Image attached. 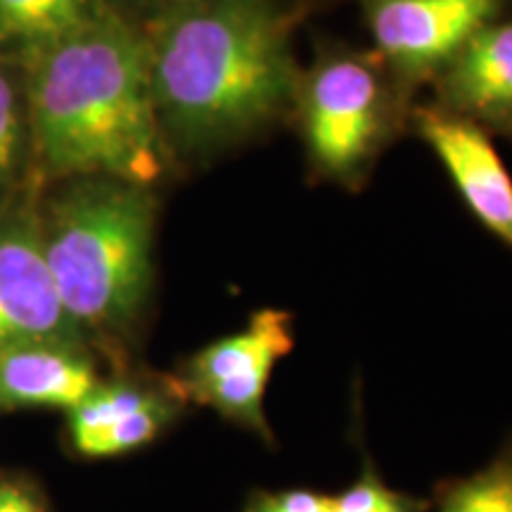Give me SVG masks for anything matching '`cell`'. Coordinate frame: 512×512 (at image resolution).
<instances>
[{
    "label": "cell",
    "mask_w": 512,
    "mask_h": 512,
    "mask_svg": "<svg viewBox=\"0 0 512 512\" xmlns=\"http://www.w3.org/2000/svg\"><path fill=\"white\" fill-rule=\"evenodd\" d=\"M100 3L121 22L131 24L138 31H145L183 0H100Z\"/></svg>",
    "instance_id": "e0dca14e"
},
{
    "label": "cell",
    "mask_w": 512,
    "mask_h": 512,
    "mask_svg": "<svg viewBox=\"0 0 512 512\" xmlns=\"http://www.w3.org/2000/svg\"><path fill=\"white\" fill-rule=\"evenodd\" d=\"M304 0H183L143 31L171 164H207L292 117Z\"/></svg>",
    "instance_id": "6da1fadb"
},
{
    "label": "cell",
    "mask_w": 512,
    "mask_h": 512,
    "mask_svg": "<svg viewBox=\"0 0 512 512\" xmlns=\"http://www.w3.org/2000/svg\"><path fill=\"white\" fill-rule=\"evenodd\" d=\"M22 339L86 344L48 271L41 219L27 209H10L0 214V347Z\"/></svg>",
    "instance_id": "ba28073f"
},
{
    "label": "cell",
    "mask_w": 512,
    "mask_h": 512,
    "mask_svg": "<svg viewBox=\"0 0 512 512\" xmlns=\"http://www.w3.org/2000/svg\"><path fill=\"white\" fill-rule=\"evenodd\" d=\"M19 67L27 131L48 174L155 188L171 169L143 31L102 12Z\"/></svg>",
    "instance_id": "7a4b0ae2"
},
{
    "label": "cell",
    "mask_w": 512,
    "mask_h": 512,
    "mask_svg": "<svg viewBox=\"0 0 512 512\" xmlns=\"http://www.w3.org/2000/svg\"><path fill=\"white\" fill-rule=\"evenodd\" d=\"M24 133H27V107L22 110L10 62L0 60V183L8 181L15 171Z\"/></svg>",
    "instance_id": "9a60e30c"
},
{
    "label": "cell",
    "mask_w": 512,
    "mask_h": 512,
    "mask_svg": "<svg viewBox=\"0 0 512 512\" xmlns=\"http://www.w3.org/2000/svg\"><path fill=\"white\" fill-rule=\"evenodd\" d=\"M437 512H512V437L489 465L437 491Z\"/></svg>",
    "instance_id": "4fadbf2b"
},
{
    "label": "cell",
    "mask_w": 512,
    "mask_h": 512,
    "mask_svg": "<svg viewBox=\"0 0 512 512\" xmlns=\"http://www.w3.org/2000/svg\"><path fill=\"white\" fill-rule=\"evenodd\" d=\"M408 128L444 166L467 211L512 249V176L498 155L494 138L432 102L413 105Z\"/></svg>",
    "instance_id": "52a82bcc"
},
{
    "label": "cell",
    "mask_w": 512,
    "mask_h": 512,
    "mask_svg": "<svg viewBox=\"0 0 512 512\" xmlns=\"http://www.w3.org/2000/svg\"><path fill=\"white\" fill-rule=\"evenodd\" d=\"M240 512H335V494L313 489L254 491Z\"/></svg>",
    "instance_id": "2e32d148"
},
{
    "label": "cell",
    "mask_w": 512,
    "mask_h": 512,
    "mask_svg": "<svg viewBox=\"0 0 512 512\" xmlns=\"http://www.w3.org/2000/svg\"><path fill=\"white\" fill-rule=\"evenodd\" d=\"M427 86L434 107L512 140V17L477 29Z\"/></svg>",
    "instance_id": "9c48e42d"
},
{
    "label": "cell",
    "mask_w": 512,
    "mask_h": 512,
    "mask_svg": "<svg viewBox=\"0 0 512 512\" xmlns=\"http://www.w3.org/2000/svg\"><path fill=\"white\" fill-rule=\"evenodd\" d=\"M411 100L373 48L318 46L299 74L292 107L311 176L342 190L363 188L384 150L408 128Z\"/></svg>",
    "instance_id": "277c9868"
},
{
    "label": "cell",
    "mask_w": 512,
    "mask_h": 512,
    "mask_svg": "<svg viewBox=\"0 0 512 512\" xmlns=\"http://www.w3.org/2000/svg\"><path fill=\"white\" fill-rule=\"evenodd\" d=\"M176 389L174 377H121L112 382H98V387L67 411L69 439L76 453L83 458H95L100 441L121 422L138 411L162 399Z\"/></svg>",
    "instance_id": "7c38bea8"
},
{
    "label": "cell",
    "mask_w": 512,
    "mask_h": 512,
    "mask_svg": "<svg viewBox=\"0 0 512 512\" xmlns=\"http://www.w3.org/2000/svg\"><path fill=\"white\" fill-rule=\"evenodd\" d=\"M69 181L41 219L48 271L83 339L121 351L150 304L155 190L107 176Z\"/></svg>",
    "instance_id": "3957f363"
},
{
    "label": "cell",
    "mask_w": 512,
    "mask_h": 512,
    "mask_svg": "<svg viewBox=\"0 0 512 512\" xmlns=\"http://www.w3.org/2000/svg\"><path fill=\"white\" fill-rule=\"evenodd\" d=\"M430 503L387 486L370 460H363V472L349 489L335 494V512H425Z\"/></svg>",
    "instance_id": "5bb4252c"
},
{
    "label": "cell",
    "mask_w": 512,
    "mask_h": 512,
    "mask_svg": "<svg viewBox=\"0 0 512 512\" xmlns=\"http://www.w3.org/2000/svg\"><path fill=\"white\" fill-rule=\"evenodd\" d=\"M102 12L100 0H0V60L19 67Z\"/></svg>",
    "instance_id": "8fae6325"
},
{
    "label": "cell",
    "mask_w": 512,
    "mask_h": 512,
    "mask_svg": "<svg viewBox=\"0 0 512 512\" xmlns=\"http://www.w3.org/2000/svg\"><path fill=\"white\" fill-rule=\"evenodd\" d=\"M294 349V318L283 309H259L233 335L195 351L174 377L188 401L219 413L252 437L275 441L264 399L275 366Z\"/></svg>",
    "instance_id": "5b68a950"
},
{
    "label": "cell",
    "mask_w": 512,
    "mask_h": 512,
    "mask_svg": "<svg viewBox=\"0 0 512 512\" xmlns=\"http://www.w3.org/2000/svg\"><path fill=\"white\" fill-rule=\"evenodd\" d=\"M0 512H43L31 491L15 482H0Z\"/></svg>",
    "instance_id": "ac0fdd59"
},
{
    "label": "cell",
    "mask_w": 512,
    "mask_h": 512,
    "mask_svg": "<svg viewBox=\"0 0 512 512\" xmlns=\"http://www.w3.org/2000/svg\"><path fill=\"white\" fill-rule=\"evenodd\" d=\"M373 50L394 79L415 91L430 83L456 50L501 17L508 0H354Z\"/></svg>",
    "instance_id": "8992f818"
},
{
    "label": "cell",
    "mask_w": 512,
    "mask_h": 512,
    "mask_svg": "<svg viewBox=\"0 0 512 512\" xmlns=\"http://www.w3.org/2000/svg\"><path fill=\"white\" fill-rule=\"evenodd\" d=\"M86 344L69 339H22L0 347V408L72 411L98 387Z\"/></svg>",
    "instance_id": "30bf717a"
}]
</instances>
